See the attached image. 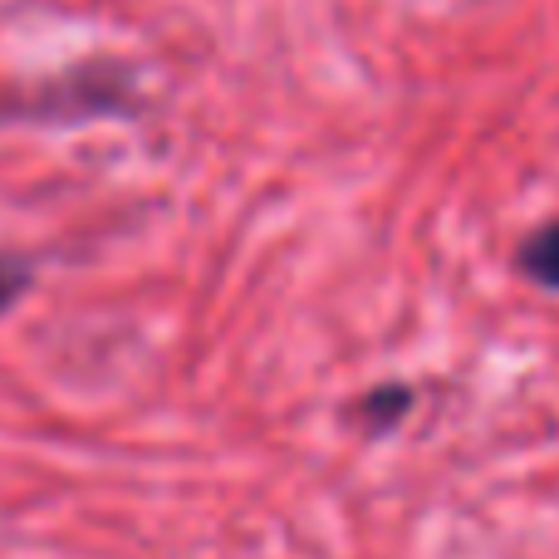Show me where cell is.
I'll list each match as a JSON object with an SVG mask.
<instances>
[{
  "label": "cell",
  "mask_w": 559,
  "mask_h": 559,
  "mask_svg": "<svg viewBox=\"0 0 559 559\" xmlns=\"http://www.w3.org/2000/svg\"><path fill=\"white\" fill-rule=\"evenodd\" d=\"M515 265H521V271L531 275L535 285L559 289V222L540 226V231H535L531 241L521 246V255H515Z\"/></svg>",
  "instance_id": "6da1fadb"
},
{
  "label": "cell",
  "mask_w": 559,
  "mask_h": 559,
  "mask_svg": "<svg viewBox=\"0 0 559 559\" xmlns=\"http://www.w3.org/2000/svg\"><path fill=\"white\" fill-rule=\"evenodd\" d=\"M25 285H29V265L15 261V255H0V314L25 295Z\"/></svg>",
  "instance_id": "7a4b0ae2"
}]
</instances>
